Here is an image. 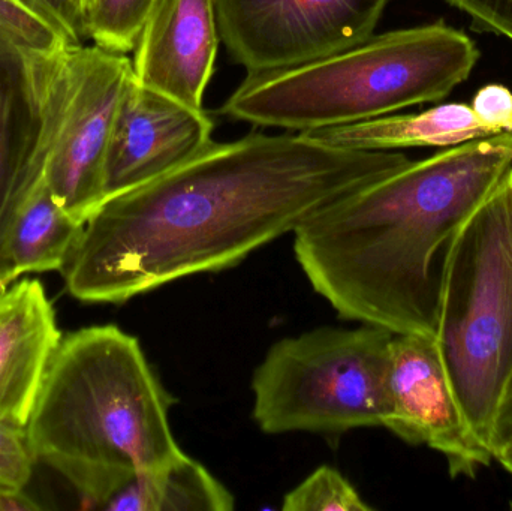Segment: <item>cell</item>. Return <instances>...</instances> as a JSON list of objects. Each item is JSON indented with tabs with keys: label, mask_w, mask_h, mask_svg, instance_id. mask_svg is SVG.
Wrapping results in <instances>:
<instances>
[{
	"label": "cell",
	"mask_w": 512,
	"mask_h": 511,
	"mask_svg": "<svg viewBox=\"0 0 512 511\" xmlns=\"http://www.w3.org/2000/svg\"><path fill=\"white\" fill-rule=\"evenodd\" d=\"M408 162L400 152L345 149L304 132L212 140L182 167L107 198L60 272L81 302H128L236 266Z\"/></svg>",
	"instance_id": "1"
},
{
	"label": "cell",
	"mask_w": 512,
	"mask_h": 511,
	"mask_svg": "<svg viewBox=\"0 0 512 511\" xmlns=\"http://www.w3.org/2000/svg\"><path fill=\"white\" fill-rule=\"evenodd\" d=\"M511 167L512 131L409 161L301 222L298 264L343 318L435 339L448 249Z\"/></svg>",
	"instance_id": "2"
},
{
	"label": "cell",
	"mask_w": 512,
	"mask_h": 511,
	"mask_svg": "<svg viewBox=\"0 0 512 511\" xmlns=\"http://www.w3.org/2000/svg\"><path fill=\"white\" fill-rule=\"evenodd\" d=\"M170 405L137 338L116 326L87 327L54 353L27 443L36 461L74 486L84 507L102 510L135 474L185 453L171 431Z\"/></svg>",
	"instance_id": "3"
},
{
	"label": "cell",
	"mask_w": 512,
	"mask_h": 511,
	"mask_svg": "<svg viewBox=\"0 0 512 511\" xmlns=\"http://www.w3.org/2000/svg\"><path fill=\"white\" fill-rule=\"evenodd\" d=\"M478 59L475 42L442 21L393 30L316 62L248 74L221 113L292 132L352 125L447 98Z\"/></svg>",
	"instance_id": "4"
},
{
	"label": "cell",
	"mask_w": 512,
	"mask_h": 511,
	"mask_svg": "<svg viewBox=\"0 0 512 511\" xmlns=\"http://www.w3.org/2000/svg\"><path fill=\"white\" fill-rule=\"evenodd\" d=\"M435 342L472 432L489 449L512 372V167L448 249Z\"/></svg>",
	"instance_id": "5"
},
{
	"label": "cell",
	"mask_w": 512,
	"mask_h": 511,
	"mask_svg": "<svg viewBox=\"0 0 512 511\" xmlns=\"http://www.w3.org/2000/svg\"><path fill=\"white\" fill-rule=\"evenodd\" d=\"M393 336L363 324L322 327L276 342L252 378L256 425L271 435L384 428Z\"/></svg>",
	"instance_id": "6"
},
{
	"label": "cell",
	"mask_w": 512,
	"mask_h": 511,
	"mask_svg": "<svg viewBox=\"0 0 512 511\" xmlns=\"http://www.w3.org/2000/svg\"><path fill=\"white\" fill-rule=\"evenodd\" d=\"M393 0H215L219 36L248 74L294 68L363 44Z\"/></svg>",
	"instance_id": "7"
},
{
	"label": "cell",
	"mask_w": 512,
	"mask_h": 511,
	"mask_svg": "<svg viewBox=\"0 0 512 511\" xmlns=\"http://www.w3.org/2000/svg\"><path fill=\"white\" fill-rule=\"evenodd\" d=\"M134 77L126 54L72 48L68 84L44 180L54 200L81 224L104 203V168L120 101Z\"/></svg>",
	"instance_id": "8"
},
{
	"label": "cell",
	"mask_w": 512,
	"mask_h": 511,
	"mask_svg": "<svg viewBox=\"0 0 512 511\" xmlns=\"http://www.w3.org/2000/svg\"><path fill=\"white\" fill-rule=\"evenodd\" d=\"M69 53L32 59L0 42V294L15 281L9 242L44 177L65 102Z\"/></svg>",
	"instance_id": "9"
},
{
	"label": "cell",
	"mask_w": 512,
	"mask_h": 511,
	"mask_svg": "<svg viewBox=\"0 0 512 511\" xmlns=\"http://www.w3.org/2000/svg\"><path fill=\"white\" fill-rule=\"evenodd\" d=\"M385 402L384 428L406 443L444 455L451 476L475 477L495 461L463 414L435 339L393 336Z\"/></svg>",
	"instance_id": "10"
},
{
	"label": "cell",
	"mask_w": 512,
	"mask_h": 511,
	"mask_svg": "<svg viewBox=\"0 0 512 511\" xmlns=\"http://www.w3.org/2000/svg\"><path fill=\"white\" fill-rule=\"evenodd\" d=\"M213 128L204 110L141 86L132 77L108 143L105 200L182 167L210 144Z\"/></svg>",
	"instance_id": "11"
},
{
	"label": "cell",
	"mask_w": 512,
	"mask_h": 511,
	"mask_svg": "<svg viewBox=\"0 0 512 511\" xmlns=\"http://www.w3.org/2000/svg\"><path fill=\"white\" fill-rule=\"evenodd\" d=\"M219 42L215 0H156L134 50L135 80L203 110Z\"/></svg>",
	"instance_id": "12"
},
{
	"label": "cell",
	"mask_w": 512,
	"mask_h": 511,
	"mask_svg": "<svg viewBox=\"0 0 512 511\" xmlns=\"http://www.w3.org/2000/svg\"><path fill=\"white\" fill-rule=\"evenodd\" d=\"M62 338L41 282L0 294V422L26 429Z\"/></svg>",
	"instance_id": "13"
},
{
	"label": "cell",
	"mask_w": 512,
	"mask_h": 511,
	"mask_svg": "<svg viewBox=\"0 0 512 511\" xmlns=\"http://www.w3.org/2000/svg\"><path fill=\"white\" fill-rule=\"evenodd\" d=\"M331 146L369 152H399L417 147H451L496 135L468 104H444L423 113L388 114L352 125L304 132Z\"/></svg>",
	"instance_id": "14"
},
{
	"label": "cell",
	"mask_w": 512,
	"mask_h": 511,
	"mask_svg": "<svg viewBox=\"0 0 512 511\" xmlns=\"http://www.w3.org/2000/svg\"><path fill=\"white\" fill-rule=\"evenodd\" d=\"M234 497L200 462L183 453L135 474L105 503L110 511H230Z\"/></svg>",
	"instance_id": "15"
},
{
	"label": "cell",
	"mask_w": 512,
	"mask_h": 511,
	"mask_svg": "<svg viewBox=\"0 0 512 511\" xmlns=\"http://www.w3.org/2000/svg\"><path fill=\"white\" fill-rule=\"evenodd\" d=\"M83 228L84 224L54 200L42 177L12 230L8 255L14 279L24 273L60 272Z\"/></svg>",
	"instance_id": "16"
},
{
	"label": "cell",
	"mask_w": 512,
	"mask_h": 511,
	"mask_svg": "<svg viewBox=\"0 0 512 511\" xmlns=\"http://www.w3.org/2000/svg\"><path fill=\"white\" fill-rule=\"evenodd\" d=\"M0 42L32 59H57L77 47L20 0H0Z\"/></svg>",
	"instance_id": "17"
},
{
	"label": "cell",
	"mask_w": 512,
	"mask_h": 511,
	"mask_svg": "<svg viewBox=\"0 0 512 511\" xmlns=\"http://www.w3.org/2000/svg\"><path fill=\"white\" fill-rule=\"evenodd\" d=\"M156 0H93L87 12V38L96 47L126 54L138 38Z\"/></svg>",
	"instance_id": "18"
},
{
	"label": "cell",
	"mask_w": 512,
	"mask_h": 511,
	"mask_svg": "<svg viewBox=\"0 0 512 511\" xmlns=\"http://www.w3.org/2000/svg\"><path fill=\"white\" fill-rule=\"evenodd\" d=\"M285 511H370L354 486L334 468L321 467L292 489L283 501Z\"/></svg>",
	"instance_id": "19"
},
{
	"label": "cell",
	"mask_w": 512,
	"mask_h": 511,
	"mask_svg": "<svg viewBox=\"0 0 512 511\" xmlns=\"http://www.w3.org/2000/svg\"><path fill=\"white\" fill-rule=\"evenodd\" d=\"M35 461L26 429L0 422V488L24 489Z\"/></svg>",
	"instance_id": "20"
},
{
	"label": "cell",
	"mask_w": 512,
	"mask_h": 511,
	"mask_svg": "<svg viewBox=\"0 0 512 511\" xmlns=\"http://www.w3.org/2000/svg\"><path fill=\"white\" fill-rule=\"evenodd\" d=\"M465 12L477 32H492L512 41V0H447Z\"/></svg>",
	"instance_id": "21"
},
{
	"label": "cell",
	"mask_w": 512,
	"mask_h": 511,
	"mask_svg": "<svg viewBox=\"0 0 512 511\" xmlns=\"http://www.w3.org/2000/svg\"><path fill=\"white\" fill-rule=\"evenodd\" d=\"M20 2L50 21L63 35L71 39L72 44L77 47L84 45V39L87 38V24L78 0H20Z\"/></svg>",
	"instance_id": "22"
},
{
	"label": "cell",
	"mask_w": 512,
	"mask_h": 511,
	"mask_svg": "<svg viewBox=\"0 0 512 511\" xmlns=\"http://www.w3.org/2000/svg\"><path fill=\"white\" fill-rule=\"evenodd\" d=\"M478 119L495 134L512 131V93L502 84L481 87L471 104Z\"/></svg>",
	"instance_id": "23"
},
{
	"label": "cell",
	"mask_w": 512,
	"mask_h": 511,
	"mask_svg": "<svg viewBox=\"0 0 512 511\" xmlns=\"http://www.w3.org/2000/svg\"><path fill=\"white\" fill-rule=\"evenodd\" d=\"M489 449L495 461L512 450V372L493 420Z\"/></svg>",
	"instance_id": "24"
},
{
	"label": "cell",
	"mask_w": 512,
	"mask_h": 511,
	"mask_svg": "<svg viewBox=\"0 0 512 511\" xmlns=\"http://www.w3.org/2000/svg\"><path fill=\"white\" fill-rule=\"evenodd\" d=\"M41 506L35 503L23 489L0 488V511H29L39 510Z\"/></svg>",
	"instance_id": "25"
},
{
	"label": "cell",
	"mask_w": 512,
	"mask_h": 511,
	"mask_svg": "<svg viewBox=\"0 0 512 511\" xmlns=\"http://www.w3.org/2000/svg\"><path fill=\"white\" fill-rule=\"evenodd\" d=\"M496 461H498L499 464H501L502 467H504L505 470H507L508 473H510L512 476V450H510V452L504 453V455L498 456Z\"/></svg>",
	"instance_id": "26"
},
{
	"label": "cell",
	"mask_w": 512,
	"mask_h": 511,
	"mask_svg": "<svg viewBox=\"0 0 512 511\" xmlns=\"http://www.w3.org/2000/svg\"><path fill=\"white\" fill-rule=\"evenodd\" d=\"M93 0H78L81 11H83L84 17H86L87 24V12H89L90 6H92Z\"/></svg>",
	"instance_id": "27"
}]
</instances>
